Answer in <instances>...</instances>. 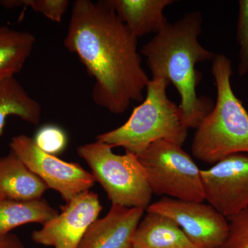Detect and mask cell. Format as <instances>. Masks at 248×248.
<instances>
[{
  "mask_svg": "<svg viewBox=\"0 0 248 248\" xmlns=\"http://www.w3.org/2000/svg\"><path fill=\"white\" fill-rule=\"evenodd\" d=\"M102 208L97 194L90 190L81 192L62 207L61 213L34 231L32 241L55 248H78Z\"/></svg>",
  "mask_w": 248,
  "mask_h": 248,
  "instance_id": "obj_10",
  "label": "cell"
},
{
  "mask_svg": "<svg viewBox=\"0 0 248 248\" xmlns=\"http://www.w3.org/2000/svg\"><path fill=\"white\" fill-rule=\"evenodd\" d=\"M202 23L199 11L186 14L177 22H168L140 50L152 79L167 80L177 90L183 122L188 129L197 128L214 107L210 98L199 97L197 93L202 74L196 65L213 61L217 55L200 44Z\"/></svg>",
  "mask_w": 248,
  "mask_h": 248,
  "instance_id": "obj_2",
  "label": "cell"
},
{
  "mask_svg": "<svg viewBox=\"0 0 248 248\" xmlns=\"http://www.w3.org/2000/svg\"><path fill=\"white\" fill-rule=\"evenodd\" d=\"M10 148L48 189L60 193L66 203L81 192L90 190L95 184L93 174L79 164L67 162L44 153L36 146L33 138L27 135L14 137Z\"/></svg>",
  "mask_w": 248,
  "mask_h": 248,
  "instance_id": "obj_7",
  "label": "cell"
},
{
  "mask_svg": "<svg viewBox=\"0 0 248 248\" xmlns=\"http://www.w3.org/2000/svg\"><path fill=\"white\" fill-rule=\"evenodd\" d=\"M212 73L216 104L196 128L191 151L196 159L214 165L232 155L248 154V112L232 88L231 60L217 54Z\"/></svg>",
  "mask_w": 248,
  "mask_h": 248,
  "instance_id": "obj_3",
  "label": "cell"
},
{
  "mask_svg": "<svg viewBox=\"0 0 248 248\" xmlns=\"http://www.w3.org/2000/svg\"><path fill=\"white\" fill-rule=\"evenodd\" d=\"M147 211L169 217L198 248H223L229 232L228 218L209 203L164 197Z\"/></svg>",
  "mask_w": 248,
  "mask_h": 248,
  "instance_id": "obj_8",
  "label": "cell"
},
{
  "mask_svg": "<svg viewBox=\"0 0 248 248\" xmlns=\"http://www.w3.org/2000/svg\"><path fill=\"white\" fill-rule=\"evenodd\" d=\"M236 39L239 46L238 73L243 77L248 75V0L239 1Z\"/></svg>",
  "mask_w": 248,
  "mask_h": 248,
  "instance_id": "obj_20",
  "label": "cell"
},
{
  "mask_svg": "<svg viewBox=\"0 0 248 248\" xmlns=\"http://www.w3.org/2000/svg\"><path fill=\"white\" fill-rule=\"evenodd\" d=\"M205 201L227 218L248 208V154L228 156L201 170Z\"/></svg>",
  "mask_w": 248,
  "mask_h": 248,
  "instance_id": "obj_9",
  "label": "cell"
},
{
  "mask_svg": "<svg viewBox=\"0 0 248 248\" xmlns=\"http://www.w3.org/2000/svg\"><path fill=\"white\" fill-rule=\"evenodd\" d=\"M144 211L112 204L107 215L89 227L78 248H132Z\"/></svg>",
  "mask_w": 248,
  "mask_h": 248,
  "instance_id": "obj_11",
  "label": "cell"
},
{
  "mask_svg": "<svg viewBox=\"0 0 248 248\" xmlns=\"http://www.w3.org/2000/svg\"><path fill=\"white\" fill-rule=\"evenodd\" d=\"M112 149L96 140L79 146L78 153L89 165L95 182L102 186L112 204L146 210L153 194L138 156L128 152L115 154Z\"/></svg>",
  "mask_w": 248,
  "mask_h": 248,
  "instance_id": "obj_5",
  "label": "cell"
},
{
  "mask_svg": "<svg viewBox=\"0 0 248 248\" xmlns=\"http://www.w3.org/2000/svg\"><path fill=\"white\" fill-rule=\"evenodd\" d=\"M59 214L45 200H0V237L9 234L17 227L31 223L42 226Z\"/></svg>",
  "mask_w": 248,
  "mask_h": 248,
  "instance_id": "obj_16",
  "label": "cell"
},
{
  "mask_svg": "<svg viewBox=\"0 0 248 248\" xmlns=\"http://www.w3.org/2000/svg\"><path fill=\"white\" fill-rule=\"evenodd\" d=\"M0 5L6 9L26 6L36 13L43 15L54 22H61L63 15L68 9V0H4Z\"/></svg>",
  "mask_w": 248,
  "mask_h": 248,
  "instance_id": "obj_18",
  "label": "cell"
},
{
  "mask_svg": "<svg viewBox=\"0 0 248 248\" xmlns=\"http://www.w3.org/2000/svg\"><path fill=\"white\" fill-rule=\"evenodd\" d=\"M138 157L153 195L205 202L201 169L182 146L155 142Z\"/></svg>",
  "mask_w": 248,
  "mask_h": 248,
  "instance_id": "obj_6",
  "label": "cell"
},
{
  "mask_svg": "<svg viewBox=\"0 0 248 248\" xmlns=\"http://www.w3.org/2000/svg\"><path fill=\"white\" fill-rule=\"evenodd\" d=\"M94 79L93 99L115 115L142 102L150 79L141 66L138 38L107 1L77 0L64 42Z\"/></svg>",
  "mask_w": 248,
  "mask_h": 248,
  "instance_id": "obj_1",
  "label": "cell"
},
{
  "mask_svg": "<svg viewBox=\"0 0 248 248\" xmlns=\"http://www.w3.org/2000/svg\"><path fill=\"white\" fill-rule=\"evenodd\" d=\"M132 248H198L169 217L147 211L134 235Z\"/></svg>",
  "mask_w": 248,
  "mask_h": 248,
  "instance_id": "obj_14",
  "label": "cell"
},
{
  "mask_svg": "<svg viewBox=\"0 0 248 248\" xmlns=\"http://www.w3.org/2000/svg\"><path fill=\"white\" fill-rule=\"evenodd\" d=\"M42 115L40 103L33 99L16 76L0 78V136L11 116L32 125H38Z\"/></svg>",
  "mask_w": 248,
  "mask_h": 248,
  "instance_id": "obj_15",
  "label": "cell"
},
{
  "mask_svg": "<svg viewBox=\"0 0 248 248\" xmlns=\"http://www.w3.org/2000/svg\"><path fill=\"white\" fill-rule=\"evenodd\" d=\"M0 189L9 200L31 201L42 199L48 187L11 151L0 157Z\"/></svg>",
  "mask_w": 248,
  "mask_h": 248,
  "instance_id": "obj_13",
  "label": "cell"
},
{
  "mask_svg": "<svg viewBox=\"0 0 248 248\" xmlns=\"http://www.w3.org/2000/svg\"><path fill=\"white\" fill-rule=\"evenodd\" d=\"M135 37L158 33L167 24L164 11L173 0H107Z\"/></svg>",
  "mask_w": 248,
  "mask_h": 248,
  "instance_id": "obj_12",
  "label": "cell"
},
{
  "mask_svg": "<svg viewBox=\"0 0 248 248\" xmlns=\"http://www.w3.org/2000/svg\"><path fill=\"white\" fill-rule=\"evenodd\" d=\"M4 199H6V197H5V195H4V193H3L2 191H1V189H0V200H4Z\"/></svg>",
  "mask_w": 248,
  "mask_h": 248,
  "instance_id": "obj_23",
  "label": "cell"
},
{
  "mask_svg": "<svg viewBox=\"0 0 248 248\" xmlns=\"http://www.w3.org/2000/svg\"><path fill=\"white\" fill-rule=\"evenodd\" d=\"M228 220L229 232L223 248H248V208Z\"/></svg>",
  "mask_w": 248,
  "mask_h": 248,
  "instance_id": "obj_21",
  "label": "cell"
},
{
  "mask_svg": "<svg viewBox=\"0 0 248 248\" xmlns=\"http://www.w3.org/2000/svg\"><path fill=\"white\" fill-rule=\"evenodd\" d=\"M170 82L152 79L146 88V96L135 108L128 120L119 128L97 135L96 140L120 147L125 152L140 156L155 142L166 141L183 146L189 129L183 122L179 105L167 95Z\"/></svg>",
  "mask_w": 248,
  "mask_h": 248,
  "instance_id": "obj_4",
  "label": "cell"
},
{
  "mask_svg": "<svg viewBox=\"0 0 248 248\" xmlns=\"http://www.w3.org/2000/svg\"><path fill=\"white\" fill-rule=\"evenodd\" d=\"M0 248H25V247L17 236L9 233L2 237H0Z\"/></svg>",
  "mask_w": 248,
  "mask_h": 248,
  "instance_id": "obj_22",
  "label": "cell"
},
{
  "mask_svg": "<svg viewBox=\"0 0 248 248\" xmlns=\"http://www.w3.org/2000/svg\"><path fill=\"white\" fill-rule=\"evenodd\" d=\"M33 140L40 151L54 156L64 151L68 142L65 132L55 125L42 127L36 133Z\"/></svg>",
  "mask_w": 248,
  "mask_h": 248,
  "instance_id": "obj_19",
  "label": "cell"
},
{
  "mask_svg": "<svg viewBox=\"0 0 248 248\" xmlns=\"http://www.w3.org/2000/svg\"><path fill=\"white\" fill-rule=\"evenodd\" d=\"M35 42L29 31L0 26V78L16 76L22 71Z\"/></svg>",
  "mask_w": 248,
  "mask_h": 248,
  "instance_id": "obj_17",
  "label": "cell"
}]
</instances>
